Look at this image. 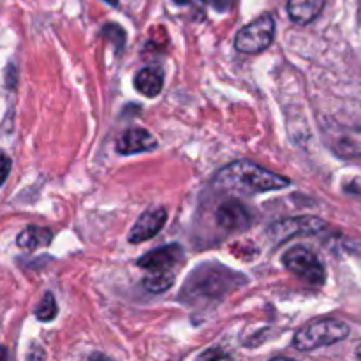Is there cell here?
<instances>
[{
  "instance_id": "obj_20",
  "label": "cell",
  "mask_w": 361,
  "mask_h": 361,
  "mask_svg": "<svg viewBox=\"0 0 361 361\" xmlns=\"http://www.w3.org/2000/svg\"><path fill=\"white\" fill-rule=\"evenodd\" d=\"M200 358H208V360H212V358H229V355H226V353H222V351H214V353H204V355H201Z\"/></svg>"
},
{
  "instance_id": "obj_6",
  "label": "cell",
  "mask_w": 361,
  "mask_h": 361,
  "mask_svg": "<svg viewBox=\"0 0 361 361\" xmlns=\"http://www.w3.org/2000/svg\"><path fill=\"white\" fill-rule=\"evenodd\" d=\"M282 263L288 268L291 274L302 281L309 282L310 286H323L324 279H326V271H324L323 263L316 252L305 247H293L288 252L282 256Z\"/></svg>"
},
{
  "instance_id": "obj_3",
  "label": "cell",
  "mask_w": 361,
  "mask_h": 361,
  "mask_svg": "<svg viewBox=\"0 0 361 361\" xmlns=\"http://www.w3.org/2000/svg\"><path fill=\"white\" fill-rule=\"evenodd\" d=\"M349 337V326L341 319H319L303 326L293 338V348L298 351H314L337 344Z\"/></svg>"
},
{
  "instance_id": "obj_7",
  "label": "cell",
  "mask_w": 361,
  "mask_h": 361,
  "mask_svg": "<svg viewBox=\"0 0 361 361\" xmlns=\"http://www.w3.org/2000/svg\"><path fill=\"white\" fill-rule=\"evenodd\" d=\"M326 228L321 219L317 217H293L279 221L268 228V238L274 240V243L288 242L289 238L303 235H316Z\"/></svg>"
},
{
  "instance_id": "obj_24",
  "label": "cell",
  "mask_w": 361,
  "mask_h": 361,
  "mask_svg": "<svg viewBox=\"0 0 361 361\" xmlns=\"http://www.w3.org/2000/svg\"><path fill=\"white\" fill-rule=\"evenodd\" d=\"M104 2L111 4V6H116V4H118V0H104Z\"/></svg>"
},
{
  "instance_id": "obj_4",
  "label": "cell",
  "mask_w": 361,
  "mask_h": 361,
  "mask_svg": "<svg viewBox=\"0 0 361 361\" xmlns=\"http://www.w3.org/2000/svg\"><path fill=\"white\" fill-rule=\"evenodd\" d=\"M323 140L326 147L334 152L337 157L361 159V127L341 126L337 122H324L321 126Z\"/></svg>"
},
{
  "instance_id": "obj_16",
  "label": "cell",
  "mask_w": 361,
  "mask_h": 361,
  "mask_svg": "<svg viewBox=\"0 0 361 361\" xmlns=\"http://www.w3.org/2000/svg\"><path fill=\"white\" fill-rule=\"evenodd\" d=\"M56 314H59V307H56L55 296L49 291L44 293V296L39 302L37 309H35V317L39 321H42V323H49V321L55 319Z\"/></svg>"
},
{
  "instance_id": "obj_10",
  "label": "cell",
  "mask_w": 361,
  "mask_h": 361,
  "mask_svg": "<svg viewBox=\"0 0 361 361\" xmlns=\"http://www.w3.org/2000/svg\"><path fill=\"white\" fill-rule=\"evenodd\" d=\"M166 219H168V212L166 208H150V210L143 212L140 215V219L136 221V224L133 226L129 233V242L130 243H143L147 240L154 238L166 224Z\"/></svg>"
},
{
  "instance_id": "obj_22",
  "label": "cell",
  "mask_w": 361,
  "mask_h": 361,
  "mask_svg": "<svg viewBox=\"0 0 361 361\" xmlns=\"http://www.w3.org/2000/svg\"><path fill=\"white\" fill-rule=\"evenodd\" d=\"M7 358V351L4 348H0V360H6Z\"/></svg>"
},
{
  "instance_id": "obj_12",
  "label": "cell",
  "mask_w": 361,
  "mask_h": 361,
  "mask_svg": "<svg viewBox=\"0 0 361 361\" xmlns=\"http://www.w3.org/2000/svg\"><path fill=\"white\" fill-rule=\"evenodd\" d=\"M134 87L140 94L145 97H155L161 94L162 87H164V71L159 66H148L143 67L140 73L136 74L134 80Z\"/></svg>"
},
{
  "instance_id": "obj_5",
  "label": "cell",
  "mask_w": 361,
  "mask_h": 361,
  "mask_svg": "<svg viewBox=\"0 0 361 361\" xmlns=\"http://www.w3.org/2000/svg\"><path fill=\"white\" fill-rule=\"evenodd\" d=\"M275 20L271 14L264 13L236 34L235 48L242 53H261L274 42Z\"/></svg>"
},
{
  "instance_id": "obj_23",
  "label": "cell",
  "mask_w": 361,
  "mask_h": 361,
  "mask_svg": "<svg viewBox=\"0 0 361 361\" xmlns=\"http://www.w3.org/2000/svg\"><path fill=\"white\" fill-rule=\"evenodd\" d=\"M176 4H189V2H192V0H175Z\"/></svg>"
},
{
  "instance_id": "obj_9",
  "label": "cell",
  "mask_w": 361,
  "mask_h": 361,
  "mask_svg": "<svg viewBox=\"0 0 361 361\" xmlns=\"http://www.w3.org/2000/svg\"><path fill=\"white\" fill-rule=\"evenodd\" d=\"M215 222L224 231L240 233L252 226V214L240 201L228 200L219 204V208L215 210Z\"/></svg>"
},
{
  "instance_id": "obj_8",
  "label": "cell",
  "mask_w": 361,
  "mask_h": 361,
  "mask_svg": "<svg viewBox=\"0 0 361 361\" xmlns=\"http://www.w3.org/2000/svg\"><path fill=\"white\" fill-rule=\"evenodd\" d=\"M183 261H185V254H183L182 247L178 243H171V245L159 247V249L143 254L136 261V264L152 274L154 271H173L175 274V270L182 267Z\"/></svg>"
},
{
  "instance_id": "obj_17",
  "label": "cell",
  "mask_w": 361,
  "mask_h": 361,
  "mask_svg": "<svg viewBox=\"0 0 361 361\" xmlns=\"http://www.w3.org/2000/svg\"><path fill=\"white\" fill-rule=\"evenodd\" d=\"M11 173V159L7 155L0 154V185L6 182V178Z\"/></svg>"
},
{
  "instance_id": "obj_11",
  "label": "cell",
  "mask_w": 361,
  "mask_h": 361,
  "mask_svg": "<svg viewBox=\"0 0 361 361\" xmlns=\"http://www.w3.org/2000/svg\"><path fill=\"white\" fill-rule=\"evenodd\" d=\"M155 147H157L155 137L143 127H130V129L123 130L115 143L116 152L120 155L143 154V152L154 150Z\"/></svg>"
},
{
  "instance_id": "obj_25",
  "label": "cell",
  "mask_w": 361,
  "mask_h": 361,
  "mask_svg": "<svg viewBox=\"0 0 361 361\" xmlns=\"http://www.w3.org/2000/svg\"><path fill=\"white\" fill-rule=\"evenodd\" d=\"M356 358L361 360V345H360V349H358V351H356Z\"/></svg>"
},
{
  "instance_id": "obj_1",
  "label": "cell",
  "mask_w": 361,
  "mask_h": 361,
  "mask_svg": "<svg viewBox=\"0 0 361 361\" xmlns=\"http://www.w3.org/2000/svg\"><path fill=\"white\" fill-rule=\"evenodd\" d=\"M214 189L221 192L254 196V194L281 190L291 185L286 176L264 169L250 161H236L222 168L212 182Z\"/></svg>"
},
{
  "instance_id": "obj_21",
  "label": "cell",
  "mask_w": 361,
  "mask_h": 361,
  "mask_svg": "<svg viewBox=\"0 0 361 361\" xmlns=\"http://www.w3.org/2000/svg\"><path fill=\"white\" fill-rule=\"evenodd\" d=\"M348 250H351L355 256H358L361 259V243H349L348 245Z\"/></svg>"
},
{
  "instance_id": "obj_2",
  "label": "cell",
  "mask_w": 361,
  "mask_h": 361,
  "mask_svg": "<svg viewBox=\"0 0 361 361\" xmlns=\"http://www.w3.org/2000/svg\"><path fill=\"white\" fill-rule=\"evenodd\" d=\"M243 282H245L243 275L235 274L229 268L215 263H204L189 275L180 298L187 303L215 302Z\"/></svg>"
},
{
  "instance_id": "obj_13",
  "label": "cell",
  "mask_w": 361,
  "mask_h": 361,
  "mask_svg": "<svg viewBox=\"0 0 361 361\" xmlns=\"http://www.w3.org/2000/svg\"><path fill=\"white\" fill-rule=\"evenodd\" d=\"M324 7V0H289L288 14L295 23L309 25L316 20Z\"/></svg>"
},
{
  "instance_id": "obj_15",
  "label": "cell",
  "mask_w": 361,
  "mask_h": 361,
  "mask_svg": "<svg viewBox=\"0 0 361 361\" xmlns=\"http://www.w3.org/2000/svg\"><path fill=\"white\" fill-rule=\"evenodd\" d=\"M173 284H175V274L173 271H154L150 277L143 281V288L147 291L155 293V295L168 291Z\"/></svg>"
},
{
  "instance_id": "obj_18",
  "label": "cell",
  "mask_w": 361,
  "mask_h": 361,
  "mask_svg": "<svg viewBox=\"0 0 361 361\" xmlns=\"http://www.w3.org/2000/svg\"><path fill=\"white\" fill-rule=\"evenodd\" d=\"M200 2L214 7L215 11H228L233 6V0H200Z\"/></svg>"
},
{
  "instance_id": "obj_14",
  "label": "cell",
  "mask_w": 361,
  "mask_h": 361,
  "mask_svg": "<svg viewBox=\"0 0 361 361\" xmlns=\"http://www.w3.org/2000/svg\"><path fill=\"white\" fill-rule=\"evenodd\" d=\"M53 240V233L48 228H41V226H28L23 231L18 235L16 243L20 249L27 250V252H34V250L48 247Z\"/></svg>"
},
{
  "instance_id": "obj_19",
  "label": "cell",
  "mask_w": 361,
  "mask_h": 361,
  "mask_svg": "<svg viewBox=\"0 0 361 361\" xmlns=\"http://www.w3.org/2000/svg\"><path fill=\"white\" fill-rule=\"evenodd\" d=\"M345 192L351 194V196H356L361 200V178H355L353 182L345 183Z\"/></svg>"
}]
</instances>
